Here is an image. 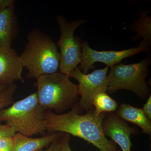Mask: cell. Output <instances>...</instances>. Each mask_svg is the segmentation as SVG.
Segmentation results:
<instances>
[{"label":"cell","mask_w":151,"mask_h":151,"mask_svg":"<svg viewBox=\"0 0 151 151\" xmlns=\"http://www.w3.org/2000/svg\"><path fill=\"white\" fill-rule=\"evenodd\" d=\"M151 58L130 64L120 63L111 68L108 75V92L110 94L121 89L132 91L141 99H146L150 93L146 78L149 73Z\"/></svg>","instance_id":"obj_5"},{"label":"cell","mask_w":151,"mask_h":151,"mask_svg":"<svg viewBox=\"0 0 151 151\" xmlns=\"http://www.w3.org/2000/svg\"><path fill=\"white\" fill-rule=\"evenodd\" d=\"M147 12L140 13V17L134 23L132 29L137 32L136 39L143 38L151 43V18L147 15Z\"/></svg>","instance_id":"obj_15"},{"label":"cell","mask_w":151,"mask_h":151,"mask_svg":"<svg viewBox=\"0 0 151 151\" xmlns=\"http://www.w3.org/2000/svg\"><path fill=\"white\" fill-rule=\"evenodd\" d=\"M95 112L97 115L102 113H112L117 110L119 105L106 92L99 93L94 97L92 102Z\"/></svg>","instance_id":"obj_14"},{"label":"cell","mask_w":151,"mask_h":151,"mask_svg":"<svg viewBox=\"0 0 151 151\" xmlns=\"http://www.w3.org/2000/svg\"><path fill=\"white\" fill-rule=\"evenodd\" d=\"M151 43L143 40L137 47L119 50L97 51L89 47L87 42H83L81 43L82 58L79 68L84 73H87L90 69H94V64L96 62H101L112 67L119 64L124 58L133 56L142 52L150 51Z\"/></svg>","instance_id":"obj_8"},{"label":"cell","mask_w":151,"mask_h":151,"mask_svg":"<svg viewBox=\"0 0 151 151\" xmlns=\"http://www.w3.org/2000/svg\"><path fill=\"white\" fill-rule=\"evenodd\" d=\"M109 67L95 70L89 74L81 72L78 66L68 76L75 78L79 82L78 94L81 96L77 105L79 111H88L93 108L92 102L97 94L106 92L108 88V74Z\"/></svg>","instance_id":"obj_7"},{"label":"cell","mask_w":151,"mask_h":151,"mask_svg":"<svg viewBox=\"0 0 151 151\" xmlns=\"http://www.w3.org/2000/svg\"><path fill=\"white\" fill-rule=\"evenodd\" d=\"M16 89V85L14 83L7 86L0 94V110L12 104L13 95Z\"/></svg>","instance_id":"obj_16"},{"label":"cell","mask_w":151,"mask_h":151,"mask_svg":"<svg viewBox=\"0 0 151 151\" xmlns=\"http://www.w3.org/2000/svg\"><path fill=\"white\" fill-rule=\"evenodd\" d=\"M7 86L5 85H0V94L4 91V89H5L6 87Z\"/></svg>","instance_id":"obj_23"},{"label":"cell","mask_w":151,"mask_h":151,"mask_svg":"<svg viewBox=\"0 0 151 151\" xmlns=\"http://www.w3.org/2000/svg\"><path fill=\"white\" fill-rule=\"evenodd\" d=\"M116 114L124 121L131 122L141 128L144 134L151 135V122L142 108L128 104H121Z\"/></svg>","instance_id":"obj_13"},{"label":"cell","mask_w":151,"mask_h":151,"mask_svg":"<svg viewBox=\"0 0 151 151\" xmlns=\"http://www.w3.org/2000/svg\"><path fill=\"white\" fill-rule=\"evenodd\" d=\"M45 111L35 92L0 110V122H6L16 133L27 137L44 135L46 131Z\"/></svg>","instance_id":"obj_4"},{"label":"cell","mask_w":151,"mask_h":151,"mask_svg":"<svg viewBox=\"0 0 151 151\" xmlns=\"http://www.w3.org/2000/svg\"><path fill=\"white\" fill-rule=\"evenodd\" d=\"M56 21L60 32V38L57 42L60 49V72L68 76L81 61L82 51L80 39L74 36L76 29L86 20L79 19L68 22L63 16L57 17Z\"/></svg>","instance_id":"obj_6"},{"label":"cell","mask_w":151,"mask_h":151,"mask_svg":"<svg viewBox=\"0 0 151 151\" xmlns=\"http://www.w3.org/2000/svg\"><path fill=\"white\" fill-rule=\"evenodd\" d=\"M66 74L57 72L37 78L38 101L45 110L60 113L72 108L78 98L77 85Z\"/></svg>","instance_id":"obj_3"},{"label":"cell","mask_w":151,"mask_h":151,"mask_svg":"<svg viewBox=\"0 0 151 151\" xmlns=\"http://www.w3.org/2000/svg\"><path fill=\"white\" fill-rule=\"evenodd\" d=\"M106 116L105 113L97 115L93 108L81 114L76 105L63 114L45 111L46 131L49 134L60 132L73 135L92 144L100 151H120L116 143L104 134L103 123Z\"/></svg>","instance_id":"obj_1"},{"label":"cell","mask_w":151,"mask_h":151,"mask_svg":"<svg viewBox=\"0 0 151 151\" xmlns=\"http://www.w3.org/2000/svg\"><path fill=\"white\" fill-rule=\"evenodd\" d=\"M27 40L20 55L23 66L28 71L27 77L37 79L42 76L58 72L60 52L52 38L35 29L29 34Z\"/></svg>","instance_id":"obj_2"},{"label":"cell","mask_w":151,"mask_h":151,"mask_svg":"<svg viewBox=\"0 0 151 151\" xmlns=\"http://www.w3.org/2000/svg\"><path fill=\"white\" fill-rule=\"evenodd\" d=\"M62 134L50 144L49 147L45 150L39 151H62Z\"/></svg>","instance_id":"obj_19"},{"label":"cell","mask_w":151,"mask_h":151,"mask_svg":"<svg viewBox=\"0 0 151 151\" xmlns=\"http://www.w3.org/2000/svg\"><path fill=\"white\" fill-rule=\"evenodd\" d=\"M103 129L105 137H109L119 145L122 151H131V136L137 133L134 129L112 113L108 114L104 119Z\"/></svg>","instance_id":"obj_9"},{"label":"cell","mask_w":151,"mask_h":151,"mask_svg":"<svg viewBox=\"0 0 151 151\" xmlns=\"http://www.w3.org/2000/svg\"><path fill=\"white\" fill-rule=\"evenodd\" d=\"M16 134L13 128L8 124H2L0 122V139L13 137Z\"/></svg>","instance_id":"obj_18"},{"label":"cell","mask_w":151,"mask_h":151,"mask_svg":"<svg viewBox=\"0 0 151 151\" xmlns=\"http://www.w3.org/2000/svg\"><path fill=\"white\" fill-rule=\"evenodd\" d=\"M146 116L150 120H151V95H150L147 102L144 105L142 108Z\"/></svg>","instance_id":"obj_21"},{"label":"cell","mask_w":151,"mask_h":151,"mask_svg":"<svg viewBox=\"0 0 151 151\" xmlns=\"http://www.w3.org/2000/svg\"><path fill=\"white\" fill-rule=\"evenodd\" d=\"M14 1L13 0H0V11L14 4Z\"/></svg>","instance_id":"obj_22"},{"label":"cell","mask_w":151,"mask_h":151,"mask_svg":"<svg viewBox=\"0 0 151 151\" xmlns=\"http://www.w3.org/2000/svg\"><path fill=\"white\" fill-rule=\"evenodd\" d=\"M13 137L0 139V151H13L14 148Z\"/></svg>","instance_id":"obj_17"},{"label":"cell","mask_w":151,"mask_h":151,"mask_svg":"<svg viewBox=\"0 0 151 151\" xmlns=\"http://www.w3.org/2000/svg\"><path fill=\"white\" fill-rule=\"evenodd\" d=\"M70 140V135L68 134H65L63 136L62 151H73L70 148L69 145Z\"/></svg>","instance_id":"obj_20"},{"label":"cell","mask_w":151,"mask_h":151,"mask_svg":"<svg viewBox=\"0 0 151 151\" xmlns=\"http://www.w3.org/2000/svg\"><path fill=\"white\" fill-rule=\"evenodd\" d=\"M17 29L14 4L0 11V47H11Z\"/></svg>","instance_id":"obj_11"},{"label":"cell","mask_w":151,"mask_h":151,"mask_svg":"<svg viewBox=\"0 0 151 151\" xmlns=\"http://www.w3.org/2000/svg\"><path fill=\"white\" fill-rule=\"evenodd\" d=\"M20 55L11 47H0V85L8 86L14 81L24 82Z\"/></svg>","instance_id":"obj_10"},{"label":"cell","mask_w":151,"mask_h":151,"mask_svg":"<svg viewBox=\"0 0 151 151\" xmlns=\"http://www.w3.org/2000/svg\"><path fill=\"white\" fill-rule=\"evenodd\" d=\"M60 132L49 134L40 138H31L16 133L13 137V151H39L50 145L58 137Z\"/></svg>","instance_id":"obj_12"}]
</instances>
